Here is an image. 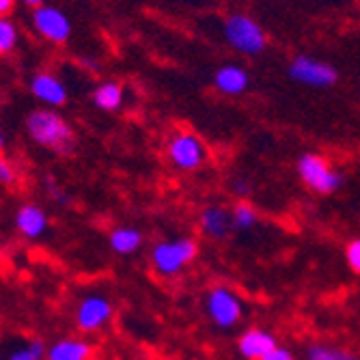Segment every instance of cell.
<instances>
[{
  "label": "cell",
  "mask_w": 360,
  "mask_h": 360,
  "mask_svg": "<svg viewBox=\"0 0 360 360\" xmlns=\"http://www.w3.org/2000/svg\"><path fill=\"white\" fill-rule=\"evenodd\" d=\"M165 155L177 173H196L207 165L210 149L192 129H175L165 143Z\"/></svg>",
  "instance_id": "277c9868"
},
{
  "label": "cell",
  "mask_w": 360,
  "mask_h": 360,
  "mask_svg": "<svg viewBox=\"0 0 360 360\" xmlns=\"http://www.w3.org/2000/svg\"><path fill=\"white\" fill-rule=\"evenodd\" d=\"M199 257V242L192 236H173L160 240L149 250V266L160 278H177Z\"/></svg>",
  "instance_id": "6da1fadb"
},
{
  "label": "cell",
  "mask_w": 360,
  "mask_h": 360,
  "mask_svg": "<svg viewBox=\"0 0 360 360\" xmlns=\"http://www.w3.org/2000/svg\"><path fill=\"white\" fill-rule=\"evenodd\" d=\"M222 37L236 52L257 56L268 48V32L248 13H229L222 22Z\"/></svg>",
  "instance_id": "8992f818"
},
{
  "label": "cell",
  "mask_w": 360,
  "mask_h": 360,
  "mask_svg": "<svg viewBox=\"0 0 360 360\" xmlns=\"http://www.w3.org/2000/svg\"><path fill=\"white\" fill-rule=\"evenodd\" d=\"M46 224H48L46 212L37 205H24L15 214L18 231L26 238H39L46 231Z\"/></svg>",
  "instance_id": "2e32d148"
},
{
  "label": "cell",
  "mask_w": 360,
  "mask_h": 360,
  "mask_svg": "<svg viewBox=\"0 0 360 360\" xmlns=\"http://www.w3.org/2000/svg\"><path fill=\"white\" fill-rule=\"evenodd\" d=\"M115 307L102 293H91L84 296L76 309V326L80 333H97L106 328V323L112 319Z\"/></svg>",
  "instance_id": "ba28073f"
},
{
  "label": "cell",
  "mask_w": 360,
  "mask_h": 360,
  "mask_svg": "<svg viewBox=\"0 0 360 360\" xmlns=\"http://www.w3.org/2000/svg\"><path fill=\"white\" fill-rule=\"evenodd\" d=\"M46 354H48V352H46V347H44L41 341H32V343H28L26 347L13 352L9 360H41Z\"/></svg>",
  "instance_id": "44dd1931"
},
{
  "label": "cell",
  "mask_w": 360,
  "mask_h": 360,
  "mask_svg": "<svg viewBox=\"0 0 360 360\" xmlns=\"http://www.w3.org/2000/svg\"><path fill=\"white\" fill-rule=\"evenodd\" d=\"M26 132L37 145L56 153H70L76 145L74 127L52 108L32 110L26 119Z\"/></svg>",
  "instance_id": "7a4b0ae2"
},
{
  "label": "cell",
  "mask_w": 360,
  "mask_h": 360,
  "mask_svg": "<svg viewBox=\"0 0 360 360\" xmlns=\"http://www.w3.org/2000/svg\"><path fill=\"white\" fill-rule=\"evenodd\" d=\"M143 242H145V236L136 226H115L108 236V244H110L112 252H117L121 257L139 252L143 248Z\"/></svg>",
  "instance_id": "5bb4252c"
},
{
  "label": "cell",
  "mask_w": 360,
  "mask_h": 360,
  "mask_svg": "<svg viewBox=\"0 0 360 360\" xmlns=\"http://www.w3.org/2000/svg\"><path fill=\"white\" fill-rule=\"evenodd\" d=\"M276 345H278L276 335H272L266 328H259V326H252V328H246L240 333L236 349H238L242 360H261Z\"/></svg>",
  "instance_id": "30bf717a"
},
{
  "label": "cell",
  "mask_w": 360,
  "mask_h": 360,
  "mask_svg": "<svg viewBox=\"0 0 360 360\" xmlns=\"http://www.w3.org/2000/svg\"><path fill=\"white\" fill-rule=\"evenodd\" d=\"M32 26L44 39L52 44H65L72 37V20L68 18V13L50 5L32 11Z\"/></svg>",
  "instance_id": "9c48e42d"
},
{
  "label": "cell",
  "mask_w": 360,
  "mask_h": 360,
  "mask_svg": "<svg viewBox=\"0 0 360 360\" xmlns=\"http://www.w3.org/2000/svg\"><path fill=\"white\" fill-rule=\"evenodd\" d=\"M20 41V32L9 18H0V56L11 54Z\"/></svg>",
  "instance_id": "ffe728a7"
},
{
  "label": "cell",
  "mask_w": 360,
  "mask_h": 360,
  "mask_svg": "<svg viewBox=\"0 0 360 360\" xmlns=\"http://www.w3.org/2000/svg\"><path fill=\"white\" fill-rule=\"evenodd\" d=\"M203 311L214 328L222 333L236 330L246 317V304L242 296L233 287H229L224 283L212 285L205 291Z\"/></svg>",
  "instance_id": "3957f363"
},
{
  "label": "cell",
  "mask_w": 360,
  "mask_h": 360,
  "mask_svg": "<svg viewBox=\"0 0 360 360\" xmlns=\"http://www.w3.org/2000/svg\"><path fill=\"white\" fill-rule=\"evenodd\" d=\"M345 264L347 268L354 272V274H360V236L358 238H352L347 244H345Z\"/></svg>",
  "instance_id": "7402d4cb"
},
{
  "label": "cell",
  "mask_w": 360,
  "mask_h": 360,
  "mask_svg": "<svg viewBox=\"0 0 360 360\" xmlns=\"http://www.w3.org/2000/svg\"><path fill=\"white\" fill-rule=\"evenodd\" d=\"M22 3H24L26 7H32V11H35V9H39V7L46 5V0H22Z\"/></svg>",
  "instance_id": "4316f807"
},
{
  "label": "cell",
  "mask_w": 360,
  "mask_h": 360,
  "mask_svg": "<svg viewBox=\"0 0 360 360\" xmlns=\"http://www.w3.org/2000/svg\"><path fill=\"white\" fill-rule=\"evenodd\" d=\"M199 229L203 238L210 242H222L233 233V224H231V210H226L218 203L205 205L199 212Z\"/></svg>",
  "instance_id": "8fae6325"
},
{
  "label": "cell",
  "mask_w": 360,
  "mask_h": 360,
  "mask_svg": "<svg viewBox=\"0 0 360 360\" xmlns=\"http://www.w3.org/2000/svg\"><path fill=\"white\" fill-rule=\"evenodd\" d=\"M91 356L93 347L84 339H60L46 354L48 360H91Z\"/></svg>",
  "instance_id": "e0dca14e"
},
{
  "label": "cell",
  "mask_w": 360,
  "mask_h": 360,
  "mask_svg": "<svg viewBox=\"0 0 360 360\" xmlns=\"http://www.w3.org/2000/svg\"><path fill=\"white\" fill-rule=\"evenodd\" d=\"M125 102V89L123 84L115 82V80H106L100 82L93 91V104L95 108H100L104 112H117L123 108Z\"/></svg>",
  "instance_id": "9a60e30c"
},
{
  "label": "cell",
  "mask_w": 360,
  "mask_h": 360,
  "mask_svg": "<svg viewBox=\"0 0 360 360\" xmlns=\"http://www.w3.org/2000/svg\"><path fill=\"white\" fill-rule=\"evenodd\" d=\"M233 233H248L259 224V210L250 201H238L231 207Z\"/></svg>",
  "instance_id": "d6986e66"
},
{
  "label": "cell",
  "mask_w": 360,
  "mask_h": 360,
  "mask_svg": "<svg viewBox=\"0 0 360 360\" xmlns=\"http://www.w3.org/2000/svg\"><path fill=\"white\" fill-rule=\"evenodd\" d=\"M287 76L298 82L302 86L311 89H330L339 80V72L335 70V65L326 63L321 58L309 56V54H296L291 58Z\"/></svg>",
  "instance_id": "52a82bcc"
},
{
  "label": "cell",
  "mask_w": 360,
  "mask_h": 360,
  "mask_svg": "<svg viewBox=\"0 0 360 360\" xmlns=\"http://www.w3.org/2000/svg\"><path fill=\"white\" fill-rule=\"evenodd\" d=\"M229 190H231V194L238 196V201H248V196L252 194V181L246 179V177H233L231 181H229Z\"/></svg>",
  "instance_id": "603a6c76"
},
{
  "label": "cell",
  "mask_w": 360,
  "mask_h": 360,
  "mask_svg": "<svg viewBox=\"0 0 360 360\" xmlns=\"http://www.w3.org/2000/svg\"><path fill=\"white\" fill-rule=\"evenodd\" d=\"M296 173L302 186L317 196H330L339 192L345 181V177L341 175V171L335 169L333 162L317 151H307L296 160Z\"/></svg>",
  "instance_id": "5b68a950"
},
{
  "label": "cell",
  "mask_w": 360,
  "mask_h": 360,
  "mask_svg": "<svg viewBox=\"0 0 360 360\" xmlns=\"http://www.w3.org/2000/svg\"><path fill=\"white\" fill-rule=\"evenodd\" d=\"M261 360H296V354H293L289 347L285 345H276L270 354H266Z\"/></svg>",
  "instance_id": "cb8c5ba5"
},
{
  "label": "cell",
  "mask_w": 360,
  "mask_h": 360,
  "mask_svg": "<svg viewBox=\"0 0 360 360\" xmlns=\"http://www.w3.org/2000/svg\"><path fill=\"white\" fill-rule=\"evenodd\" d=\"M214 86L226 97H240L250 89V74L240 65H222L214 74Z\"/></svg>",
  "instance_id": "7c38bea8"
},
{
  "label": "cell",
  "mask_w": 360,
  "mask_h": 360,
  "mask_svg": "<svg viewBox=\"0 0 360 360\" xmlns=\"http://www.w3.org/2000/svg\"><path fill=\"white\" fill-rule=\"evenodd\" d=\"M30 93L50 108H60L68 104V89L52 74H35L30 80Z\"/></svg>",
  "instance_id": "4fadbf2b"
},
{
  "label": "cell",
  "mask_w": 360,
  "mask_h": 360,
  "mask_svg": "<svg viewBox=\"0 0 360 360\" xmlns=\"http://www.w3.org/2000/svg\"><path fill=\"white\" fill-rule=\"evenodd\" d=\"M0 181L7 184V186L15 181V169L9 165L5 158H0Z\"/></svg>",
  "instance_id": "d4e9b609"
},
{
  "label": "cell",
  "mask_w": 360,
  "mask_h": 360,
  "mask_svg": "<svg viewBox=\"0 0 360 360\" xmlns=\"http://www.w3.org/2000/svg\"><path fill=\"white\" fill-rule=\"evenodd\" d=\"M15 9V0H0V18H7Z\"/></svg>",
  "instance_id": "484cf974"
},
{
  "label": "cell",
  "mask_w": 360,
  "mask_h": 360,
  "mask_svg": "<svg viewBox=\"0 0 360 360\" xmlns=\"http://www.w3.org/2000/svg\"><path fill=\"white\" fill-rule=\"evenodd\" d=\"M304 360H360V354L326 341H313L304 347Z\"/></svg>",
  "instance_id": "ac0fdd59"
},
{
  "label": "cell",
  "mask_w": 360,
  "mask_h": 360,
  "mask_svg": "<svg viewBox=\"0 0 360 360\" xmlns=\"http://www.w3.org/2000/svg\"><path fill=\"white\" fill-rule=\"evenodd\" d=\"M3 143H5V141H3V134H0V149H3Z\"/></svg>",
  "instance_id": "83f0119b"
}]
</instances>
